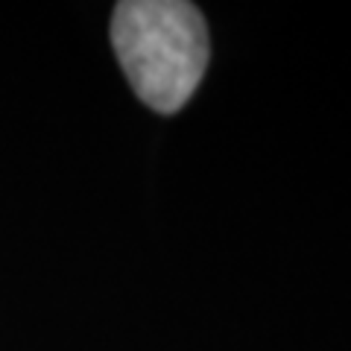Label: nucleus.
I'll list each match as a JSON object with an SVG mask.
<instances>
[{
    "label": "nucleus",
    "mask_w": 351,
    "mask_h": 351,
    "mask_svg": "<svg viewBox=\"0 0 351 351\" xmlns=\"http://www.w3.org/2000/svg\"><path fill=\"white\" fill-rule=\"evenodd\" d=\"M112 47L138 100L176 114L208 68V27L184 0H123L112 15Z\"/></svg>",
    "instance_id": "1"
}]
</instances>
